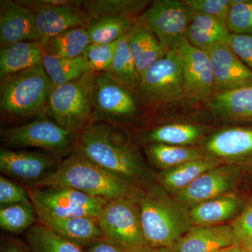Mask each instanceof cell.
Returning <instances> with one entry per match:
<instances>
[{
	"mask_svg": "<svg viewBox=\"0 0 252 252\" xmlns=\"http://www.w3.org/2000/svg\"><path fill=\"white\" fill-rule=\"evenodd\" d=\"M74 152L130 186L144 169L135 149L109 124H91L75 135Z\"/></svg>",
	"mask_w": 252,
	"mask_h": 252,
	"instance_id": "6da1fadb",
	"label": "cell"
},
{
	"mask_svg": "<svg viewBox=\"0 0 252 252\" xmlns=\"http://www.w3.org/2000/svg\"><path fill=\"white\" fill-rule=\"evenodd\" d=\"M31 187L72 189L106 203L116 199L130 197V186L74 152L60 162L45 178Z\"/></svg>",
	"mask_w": 252,
	"mask_h": 252,
	"instance_id": "7a4b0ae2",
	"label": "cell"
},
{
	"mask_svg": "<svg viewBox=\"0 0 252 252\" xmlns=\"http://www.w3.org/2000/svg\"><path fill=\"white\" fill-rule=\"evenodd\" d=\"M144 236L151 249H172L191 228L190 215L160 188L152 187L139 197Z\"/></svg>",
	"mask_w": 252,
	"mask_h": 252,
	"instance_id": "3957f363",
	"label": "cell"
},
{
	"mask_svg": "<svg viewBox=\"0 0 252 252\" xmlns=\"http://www.w3.org/2000/svg\"><path fill=\"white\" fill-rule=\"evenodd\" d=\"M54 89L42 63L1 79L0 105L6 114L18 117L46 109Z\"/></svg>",
	"mask_w": 252,
	"mask_h": 252,
	"instance_id": "277c9868",
	"label": "cell"
},
{
	"mask_svg": "<svg viewBox=\"0 0 252 252\" xmlns=\"http://www.w3.org/2000/svg\"><path fill=\"white\" fill-rule=\"evenodd\" d=\"M97 73L54 87L46 112L55 122L75 134L94 121V79Z\"/></svg>",
	"mask_w": 252,
	"mask_h": 252,
	"instance_id": "5b68a950",
	"label": "cell"
},
{
	"mask_svg": "<svg viewBox=\"0 0 252 252\" xmlns=\"http://www.w3.org/2000/svg\"><path fill=\"white\" fill-rule=\"evenodd\" d=\"M97 223L103 238L123 252H147L137 202L132 197L116 199L104 205Z\"/></svg>",
	"mask_w": 252,
	"mask_h": 252,
	"instance_id": "8992f818",
	"label": "cell"
},
{
	"mask_svg": "<svg viewBox=\"0 0 252 252\" xmlns=\"http://www.w3.org/2000/svg\"><path fill=\"white\" fill-rule=\"evenodd\" d=\"M75 135L46 119L1 131V140L5 143L14 147H35L56 157L74 152Z\"/></svg>",
	"mask_w": 252,
	"mask_h": 252,
	"instance_id": "52a82bcc",
	"label": "cell"
},
{
	"mask_svg": "<svg viewBox=\"0 0 252 252\" xmlns=\"http://www.w3.org/2000/svg\"><path fill=\"white\" fill-rule=\"evenodd\" d=\"M164 49L176 51L187 39L190 10L185 1L158 0L141 15Z\"/></svg>",
	"mask_w": 252,
	"mask_h": 252,
	"instance_id": "ba28073f",
	"label": "cell"
},
{
	"mask_svg": "<svg viewBox=\"0 0 252 252\" xmlns=\"http://www.w3.org/2000/svg\"><path fill=\"white\" fill-rule=\"evenodd\" d=\"M142 97L152 103L172 100L185 94L183 65L176 51H168L140 77Z\"/></svg>",
	"mask_w": 252,
	"mask_h": 252,
	"instance_id": "9c48e42d",
	"label": "cell"
},
{
	"mask_svg": "<svg viewBox=\"0 0 252 252\" xmlns=\"http://www.w3.org/2000/svg\"><path fill=\"white\" fill-rule=\"evenodd\" d=\"M32 201L59 217H91L98 219L106 203L90 195L65 187L30 188Z\"/></svg>",
	"mask_w": 252,
	"mask_h": 252,
	"instance_id": "30bf717a",
	"label": "cell"
},
{
	"mask_svg": "<svg viewBox=\"0 0 252 252\" xmlns=\"http://www.w3.org/2000/svg\"><path fill=\"white\" fill-rule=\"evenodd\" d=\"M137 103L130 90L107 72L94 79V121L121 122L135 115Z\"/></svg>",
	"mask_w": 252,
	"mask_h": 252,
	"instance_id": "8fae6325",
	"label": "cell"
},
{
	"mask_svg": "<svg viewBox=\"0 0 252 252\" xmlns=\"http://www.w3.org/2000/svg\"><path fill=\"white\" fill-rule=\"evenodd\" d=\"M183 65L185 94L193 100L208 98L216 90L211 61L206 51L192 46L188 39L177 50Z\"/></svg>",
	"mask_w": 252,
	"mask_h": 252,
	"instance_id": "7c38bea8",
	"label": "cell"
},
{
	"mask_svg": "<svg viewBox=\"0 0 252 252\" xmlns=\"http://www.w3.org/2000/svg\"><path fill=\"white\" fill-rule=\"evenodd\" d=\"M57 158L49 153L1 149L0 170L32 186L54 171L60 163Z\"/></svg>",
	"mask_w": 252,
	"mask_h": 252,
	"instance_id": "4fadbf2b",
	"label": "cell"
},
{
	"mask_svg": "<svg viewBox=\"0 0 252 252\" xmlns=\"http://www.w3.org/2000/svg\"><path fill=\"white\" fill-rule=\"evenodd\" d=\"M31 202L41 224L81 248L89 246L103 239L97 219L57 216L48 211L40 204L32 200Z\"/></svg>",
	"mask_w": 252,
	"mask_h": 252,
	"instance_id": "5bb4252c",
	"label": "cell"
},
{
	"mask_svg": "<svg viewBox=\"0 0 252 252\" xmlns=\"http://www.w3.org/2000/svg\"><path fill=\"white\" fill-rule=\"evenodd\" d=\"M211 61L215 88L221 91L252 86V70L242 62L226 43L206 50Z\"/></svg>",
	"mask_w": 252,
	"mask_h": 252,
	"instance_id": "9a60e30c",
	"label": "cell"
},
{
	"mask_svg": "<svg viewBox=\"0 0 252 252\" xmlns=\"http://www.w3.org/2000/svg\"><path fill=\"white\" fill-rule=\"evenodd\" d=\"M32 10L16 1H0L1 46L22 41H40Z\"/></svg>",
	"mask_w": 252,
	"mask_h": 252,
	"instance_id": "2e32d148",
	"label": "cell"
},
{
	"mask_svg": "<svg viewBox=\"0 0 252 252\" xmlns=\"http://www.w3.org/2000/svg\"><path fill=\"white\" fill-rule=\"evenodd\" d=\"M238 171L233 167H216L208 170L177 194L180 203L194 205L224 195L233 188Z\"/></svg>",
	"mask_w": 252,
	"mask_h": 252,
	"instance_id": "e0dca14e",
	"label": "cell"
},
{
	"mask_svg": "<svg viewBox=\"0 0 252 252\" xmlns=\"http://www.w3.org/2000/svg\"><path fill=\"white\" fill-rule=\"evenodd\" d=\"M238 245L233 227L197 225L190 228L172 248L174 252H216Z\"/></svg>",
	"mask_w": 252,
	"mask_h": 252,
	"instance_id": "ac0fdd59",
	"label": "cell"
},
{
	"mask_svg": "<svg viewBox=\"0 0 252 252\" xmlns=\"http://www.w3.org/2000/svg\"><path fill=\"white\" fill-rule=\"evenodd\" d=\"M33 12L40 41L73 28L84 27L89 21L82 6H56Z\"/></svg>",
	"mask_w": 252,
	"mask_h": 252,
	"instance_id": "d6986e66",
	"label": "cell"
},
{
	"mask_svg": "<svg viewBox=\"0 0 252 252\" xmlns=\"http://www.w3.org/2000/svg\"><path fill=\"white\" fill-rule=\"evenodd\" d=\"M128 45L140 77L166 55L154 32L139 18L127 34Z\"/></svg>",
	"mask_w": 252,
	"mask_h": 252,
	"instance_id": "ffe728a7",
	"label": "cell"
},
{
	"mask_svg": "<svg viewBox=\"0 0 252 252\" xmlns=\"http://www.w3.org/2000/svg\"><path fill=\"white\" fill-rule=\"evenodd\" d=\"M230 34L226 23L190 10L187 39L192 46L206 51L216 44L227 43Z\"/></svg>",
	"mask_w": 252,
	"mask_h": 252,
	"instance_id": "44dd1931",
	"label": "cell"
},
{
	"mask_svg": "<svg viewBox=\"0 0 252 252\" xmlns=\"http://www.w3.org/2000/svg\"><path fill=\"white\" fill-rule=\"evenodd\" d=\"M43 51L38 41H22L1 46L0 77L21 72L42 63Z\"/></svg>",
	"mask_w": 252,
	"mask_h": 252,
	"instance_id": "7402d4cb",
	"label": "cell"
},
{
	"mask_svg": "<svg viewBox=\"0 0 252 252\" xmlns=\"http://www.w3.org/2000/svg\"><path fill=\"white\" fill-rule=\"evenodd\" d=\"M241 201L233 195H224L197 204L190 210V220L197 225H215L234 216Z\"/></svg>",
	"mask_w": 252,
	"mask_h": 252,
	"instance_id": "603a6c76",
	"label": "cell"
},
{
	"mask_svg": "<svg viewBox=\"0 0 252 252\" xmlns=\"http://www.w3.org/2000/svg\"><path fill=\"white\" fill-rule=\"evenodd\" d=\"M210 153L221 158H239L252 154V129L230 128L220 131L207 144Z\"/></svg>",
	"mask_w": 252,
	"mask_h": 252,
	"instance_id": "cb8c5ba5",
	"label": "cell"
},
{
	"mask_svg": "<svg viewBox=\"0 0 252 252\" xmlns=\"http://www.w3.org/2000/svg\"><path fill=\"white\" fill-rule=\"evenodd\" d=\"M39 42L44 54L64 59L81 57L91 44L85 27L73 28Z\"/></svg>",
	"mask_w": 252,
	"mask_h": 252,
	"instance_id": "d4e9b609",
	"label": "cell"
},
{
	"mask_svg": "<svg viewBox=\"0 0 252 252\" xmlns=\"http://www.w3.org/2000/svg\"><path fill=\"white\" fill-rule=\"evenodd\" d=\"M217 165L218 162L203 158L164 170L158 176V179L164 188L170 192L178 193L200 175Z\"/></svg>",
	"mask_w": 252,
	"mask_h": 252,
	"instance_id": "484cf974",
	"label": "cell"
},
{
	"mask_svg": "<svg viewBox=\"0 0 252 252\" xmlns=\"http://www.w3.org/2000/svg\"><path fill=\"white\" fill-rule=\"evenodd\" d=\"M135 22L127 16H102L89 20L84 27L91 44H109L128 34Z\"/></svg>",
	"mask_w": 252,
	"mask_h": 252,
	"instance_id": "4316f807",
	"label": "cell"
},
{
	"mask_svg": "<svg viewBox=\"0 0 252 252\" xmlns=\"http://www.w3.org/2000/svg\"><path fill=\"white\" fill-rule=\"evenodd\" d=\"M212 108L233 119H252V86L221 91L215 96Z\"/></svg>",
	"mask_w": 252,
	"mask_h": 252,
	"instance_id": "83f0119b",
	"label": "cell"
},
{
	"mask_svg": "<svg viewBox=\"0 0 252 252\" xmlns=\"http://www.w3.org/2000/svg\"><path fill=\"white\" fill-rule=\"evenodd\" d=\"M42 64L54 87L77 80L89 72L83 56L64 59L43 52Z\"/></svg>",
	"mask_w": 252,
	"mask_h": 252,
	"instance_id": "f1b7e54d",
	"label": "cell"
},
{
	"mask_svg": "<svg viewBox=\"0 0 252 252\" xmlns=\"http://www.w3.org/2000/svg\"><path fill=\"white\" fill-rule=\"evenodd\" d=\"M146 153L154 165L165 170L204 158L198 149L159 143L149 144Z\"/></svg>",
	"mask_w": 252,
	"mask_h": 252,
	"instance_id": "f546056e",
	"label": "cell"
},
{
	"mask_svg": "<svg viewBox=\"0 0 252 252\" xmlns=\"http://www.w3.org/2000/svg\"><path fill=\"white\" fill-rule=\"evenodd\" d=\"M127 34L119 39L112 64L107 73L118 82L132 90L140 87V77L129 48Z\"/></svg>",
	"mask_w": 252,
	"mask_h": 252,
	"instance_id": "4dcf8cb0",
	"label": "cell"
},
{
	"mask_svg": "<svg viewBox=\"0 0 252 252\" xmlns=\"http://www.w3.org/2000/svg\"><path fill=\"white\" fill-rule=\"evenodd\" d=\"M147 4L148 1L140 0H91L84 1L82 9L89 21L102 16L132 18L143 10Z\"/></svg>",
	"mask_w": 252,
	"mask_h": 252,
	"instance_id": "1f68e13d",
	"label": "cell"
},
{
	"mask_svg": "<svg viewBox=\"0 0 252 252\" xmlns=\"http://www.w3.org/2000/svg\"><path fill=\"white\" fill-rule=\"evenodd\" d=\"M26 237L35 252H85L79 245L59 236L41 223L30 228Z\"/></svg>",
	"mask_w": 252,
	"mask_h": 252,
	"instance_id": "d6a6232c",
	"label": "cell"
},
{
	"mask_svg": "<svg viewBox=\"0 0 252 252\" xmlns=\"http://www.w3.org/2000/svg\"><path fill=\"white\" fill-rule=\"evenodd\" d=\"M201 135L197 126L189 124H170L149 132L147 140L152 143L185 147L195 142Z\"/></svg>",
	"mask_w": 252,
	"mask_h": 252,
	"instance_id": "836d02e7",
	"label": "cell"
},
{
	"mask_svg": "<svg viewBox=\"0 0 252 252\" xmlns=\"http://www.w3.org/2000/svg\"><path fill=\"white\" fill-rule=\"evenodd\" d=\"M36 217L32 202L15 204L0 209V225L6 231L21 233L33 226Z\"/></svg>",
	"mask_w": 252,
	"mask_h": 252,
	"instance_id": "e575fe53",
	"label": "cell"
},
{
	"mask_svg": "<svg viewBox=\"0 0 252 252\" xmlns=\"http://www.w3.org/2000/svg\"><path fill=\"white\" fill-rule=\"evenodd\" d=\"M118 41L109 44H91L83 54L89 72H107L112 64Z\"/></svg>",
	"mask_w": 252,
	"mask_h": 252,
	"instance_id": "d590c367",
	"label": "cell"
},
{
	"mask_svg": "<svg viewBox=\"0 0 252 252\" xmlns=\"http://www.w3.org/2000/svg\"><path fill=\"white\" fill-rule=\"evenodd\" d=\"M227 26L234 34H252V0H232Z\"/></svg>",
	"mask_w": 252,
	"mask_h": 252,
	"instance_id": "8d00e7d4",
	"label": "cell"
},
{
	"mask_svg": "<svg viewBox=\"0 0 252 252\" xmlns=\"http://www.w3.org/2000/svg\"><path fill=\"white\" fill-rule=\"evenodd\" d=\"M185 4L192 11L217 18L226 23L231 1L229 0H187Z\"/></svg>",
	"mask_w": 252,
	"mask_h": 252,
	"instance_id": "74e56055",
	"label": "cell"
},
{
	"mask_svg": "<svg viewBox=\"0 0 252 252\" xmlns=\"http://www.w3.org/2000/svg\"><path fill=\"white\" fill-rule=\"evenodd\" d=\"M232 227L238 245L245 252L252 250V201L245 207Z\"/></svg>",
	"mask_w": 252,
	"mask_h": 252,
	"instance_id": "f35d334b",
	"label": "cell"
},
{
	"mask_svg": "<svg viewBox=\"0 0 252 252\" xmlns=\"http://www.w3.org/2000/svg\"><path fill=\"white\" fill-rule=\"evenodd\" d=\"M28 193L22 187L7 178L0 177V207L30 201Z\"/></svg>",
	"mask_w": 252,
	"mask_h": 252,
	"instance_id": "ab89813d",
	"label": "cell"
},
{
	"mask_svg": "<svg viewBox=\"0 0 252 252\" xmlns=\"http://www.w3.org/2000/svg\"><path fill=\"white\" fill-rule=\"evenodd\" d=\"M226 44L242 62L252 70V34L230 33Z\"/></svg>",
	"mask_w": 252,
	"mask_h": 252,
	"instance_id": "60d3db41",
	"label": "cell"
},
{
	"mask_svg": "<svg viewBox=\"0 0 252 252\" xmlns=\"http://www.w3.org/2000/svg\"><path fill=\"white\" fill-rule=\"evenodd\" d=\"M16 1L32 11L50 9L56 6H82L84 4V1L80 0H17Z\"/></svg>",
	"mask_w": 252,
	"mask_h": 252,
	"instance_id": "b9f144b4",
	"label": "cell"
},
{
	"mask_svg": "<svg viewBox=\"0 0 252 252\" xmlns=\"http://www.w3.org/2000/svg\"><path fill=\"white\" fill-rule=\"evenodd\" d=\"M85 252H123L117 247L104 239L97 240L88 246Z\"/></svg>",
	"mask_w": 252,
	"mask_h": 252,
	"instance_id": "7bdbcfd3",
	"label": "cell"
},
{
	"mask_svg": "<svg viewBox=\"0 0 252 252\" xmlns=\"http://www.w3.org/2000/svg\"><path fill=\"white\" fill-rule=\"evenodd\" d=\"M216 252H245V251L240 245H233V246L219 250Z\"/></svg>",
	"mask_w": 252,
	"mask_h": 252,
	"instance_id": "ee69618b",
	"label": "cell"
},
{
	"mask_svg": "<svg viewBox=\"0 0 252 252\" xmlns=\"http://www.w3.org/2000/svg\"><path fill=\"white\" fill-rule=\"evenodd\" d=\"M147 252H174L172 249L162 248V249H151Z\"/></svg>",
	"mask_w": 252,
	"mask_h": 252,
	"instance_id": "f6af8a7d",
	"label": "cell"
},
{
	"mask_svg": "<svg viewBox=\"0 0 252 252\" xmlns=\"http://www.w3.org/2000/svg\"><path fill=\"white\" fill-rule=\"evenodd\" d=\"M3 252H24L22 250H20L17 248H14V247H11V248H7Z\"/></svg>",
	"mask_w": 252,
	"mask_h": 252,
	"instance_id": "bcb514c9",
	"label": "cell"
},
{
	"mask_svg": "<svg viewBox=\"0 0 252 252\" xmlns=\"http://www.w3.org/2000/svg\"><path fill=\"white\" fill-rule=\"evenodd\" d=\"M245 252H252V250H248V251Z\"/></svg>",
	"mask_w": 252,
	"mask_h": 252,
	"instance_id": "7dc6e473",
	"label": "cell"
}]
</instances>
